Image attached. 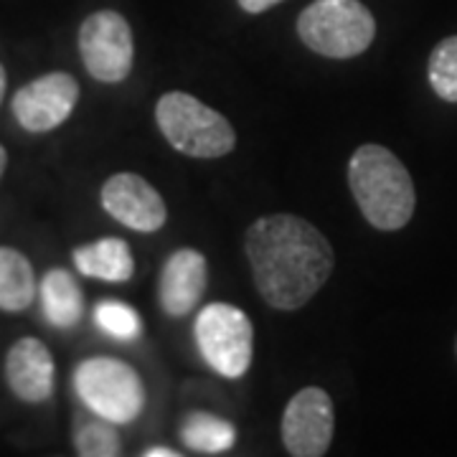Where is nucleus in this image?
I'll return each instance as SVG.
<instances>
[{
  "mask_svg": "<svg viewBox=\"0 0 457 457\" xmlns=\"http://www.w3.org/2000/svg\"><path fill=\"white\" fill-rule=\"evenodd\" d=\"M5 87H8V77H5V69L0 64V104H3V97H5Z\"/></svg>",
  "mask_w": 457,
  "mask_h": 457,
  "instance_id": "22",
  "label": "nucleus"
},
{
  "mask_svg": "<svg viewBox=\"0 0 457 457\" xmlns=\"http://www.w3.org/2000/svg\"><path fill=\"white\" fill-rule=\"evenodd\" d=\"M79 82L66 71H51L23 84L11 102L18 125L29 132L62 128L79 102Z\"/></svg>",
  "mask_w": 457,
  "mask_h": 457,
  "instance_id": "9",
  "label": "nucleus"
},
{
  "mask_svg": "<svg viewBox=\"0 0 457 457\" xmlns=\"http://www.w3.org/2000/svg\"><path fill=\"white\" fill-rule=\"evenodd\" d=\"M38 293L33 264L13 246H0V311L23 312Z\"/></svg>",
  "mask_w": 457,
  "mask_h": 457,
  "instance_id": "15",
  "label": "nucleus"
},
{
  "mask_svg": "<svg viewBox=\"0 0 457 457\" xmlns=\"http://www.w3.org/2000/svg\"><path fill=\"white\" fill-rule=\"evenodd\" d=\"M279 432L285 450L293 457L326 455L336 432V411L330 394L320 386L300 389L285 407Z\"/></svg>",
  "mask_w": 457,
  "mask_h": 457,
  "instance_id": "8",
  "label": "nucleus"
},
{
  "mask_svg": "<svg viewBox=\"0 0 457 457\" xmlns=\"http://www.w3.org/2000/svg\"><path fill=\"white\" fill-rule=\"evenodd\" d=\"M95 323L102 333L122 343L137 341L143 336V318L128 303L120 300H102L95 308Z\"/></svg>",
  "mask_w": 457,
  "mask_h": 457,
  "instance_id": "19",
  "label": "nucleus"
},
{
  "mask_svg": "<svg viewBox=\"0 0 457 457\" xmlns=\"http://www.w3.org/2000/svg\"><path fill=\"white\" fill-rule=\"evenodd\" d=\"M5 165H8V150L0 145V179H3V173H5Z\"/></svg>",
  "mask_w": 457,
  "mask_h": 457,
  "instance_id": "23",
  "label": "nucleus"
},
{
  "mask_svg": "<svg viewBox=\"0 0 457 457\" xmlns=\"http://www.w3.org/2000/svg\"><path fill=\"white\" fill-rule=\"evenodd\" d=\"M102 209L132 231L153 234L168 219L163 196L137 173H114L99 191Z\"/></svg>",
  "mask_w": 457,
  "mask_h": 457,
  "instance_id": "10",
  "label": "nucleus"
},
{
  "mask_svg": "<svg viewBox=\"0 0 457 457\" xmlns=\"http://www.w3.org/2000/svg\"><path fill=\"white\" fill-rule=\"evenodd\" d=\"M297 36L326 59H353L374 44L376 18L361 0H312L297 16Z\"/></svg>",
  "mask_w": 457,
  "mask_h": 457,
  "instance_id": "4",
  "label": "nucleus"
},
{
  "mask_svg": "<svg viewBox=\"0 0 457 457\" xmlns=\"http://www.w3.org/2000/svg\"><path fill=\"white\" fill-rule=\"evenodd\" d=\"M245 252L257 293L275 311L308 305L336 264L333 246L323 231L295 213L257 219L246 228Z\"/></svg>",
  "mask_w": 457,
  "mask_h": 457,
  "instance_id": "1",
  "label": "nucleus"
},
{
  "mask_svg": "<svg viewBox=\"0 0 457 457\" xmlns=\"http://www.w3.org/2000/svg\"><path fill=\"white\" fill-rule=\"evenodd\" d=\"M114 422L95 411L79 414L74 427V450L82 457H117L122 455V437Z\"/></svg>",
  "mask_w": 457,
  "mask_h": 457,
  "instance_id": "17",
  "label": "nucleus"
},
{
  "mask_svg": "<svg viewBox=\"0 0 457 457\" xmlns=\"http://www.w3.org/2000/svg\"><path fill=\"white\" fill-rule=\"evenodd\" d=\"M74 392L89 411L114 425H130L145 407V386L130 363L95 356L74 369Z\"/></svg>",
  "mask_w": 457,
  "mask_h": 457,
  "instance_id": "5",
  "label": "nucleus"
},
{
  "mask_svg": "<svg viewBox=\"0 0 457 457\" xmlns=\"http://www.w3.org/2000/svg\"><path fill=\"white\" fill-rule=\"evenodd\" d=\"M74 264L84 278L102 279V282H128L135 275V260L125 239L104 237L97 242L77 246Z\"/></svg>",
  "mask_w": 457,
  "mask_h": 457,
  "instance_id": "13",
  "label": "nucleus"
},
{
  "mask_svg": "<svg viewBox=\"0 0 457 457\" xmlns=\"http://www.w3.org/2000/svg\"><path fill=\"white\" fill-rule=\"evenodd\" d=\"M8 389L26 404H44L54 396L56 363L49 345L38 338H21L5 353Z\"/></svg>",
  "mask_w": 457,
  "mask_h": 457,
  "instance_id": "11",
  "label": "nucleus"
},
{
  "mask_svg": "<svg viewBox=\"0 0 457 457\" xmlns=\"http://www.w3.org/2000/svg\"><path fill=\"white\" fill-rule=\"evenodd\" d=\"M198 353L224 378H242L254 359V326L242 308L231 303H209L194 326Z\"/></svg>",
  "mask_w": 457,
  "mask_h": 457,
  "instance_id": "6",
  "label": "nucleus"
},
{
  "mask_svg": "<svg viewBox=\"0 0 457 457\" xmlns=\"http://www.w3.org/2000/svg\"><path fill=\"white\" fill-rule=\"evenodd\" d=\"M455 351H457V343H455Z\"/></svg>",
  "mask_w": 457,
  "mask_h": 457,
  "instance_id": "24",
  "label": "nucleus"
},
{
  "mask_svg": "<svg viewBox=\"0 0 457 457\" xmlns=\"http://www.w3.org/2000/svg\"><path fill=\"white\" fill-rule=\"evenodd\" d=\"M180 437L186 442V447H191L194 453L221 455L234 447L237 427L209 411H191L180 425Z\"/></svg>",
  "mask_w": 457,
  "mask_h": 457,
  "instance_id": "16",
  "label": "nucleus"
},
{
  "mask_svg": "<svg viewBox=\"0 0 457 457\" xmlns=\"http://www.w3.org/2000/svg\"><path fill=\"white\" fill-rule=\"evenodd\" d=\"M427 79L435 95L457 104V36H447L429 54Z\"/></svg>",
  "mask_w": 457,
  "mask_h": 457,
  "instance_id": "18",
  "label": "nucleus"
},
{
  "mask_svg": "<svg viewBox=\"0 0 457 457\" xmlns=\"http://www.w3.org/2000/svg\"><path fill=\"white\" fill-rule=\"evenodd\" d=\"M79 56L92 79L120 84L130 77L135 64V38L128 18L117 11H97L79 26Z\"/></svg>",
  "mask_w": 457,
  "mask_h": 457,
  "instance_id": "7",
  "label": "nucleus"
},
{
  "mask_svg": "<svg viewBox=\"0 0 457 457\" xmlns=\"http://www.w3.org/2000/svg\"><path fill=\"white\" fill-rule=\"evenodd\" d=\"M237 3H239V8H242L245 13L260 16V13H264V11L275 8V5L282 3V0H237Z\"/></svg>",
  "mask_w": 457,
  "mask_h": 457,
  "instance_id": "20",
  "label": "nucleus"
},
{
  "mask_svg": "<svg viewBox=\"0 0 457 457\" xmlns=\"http://www.w3.org/2000/svg\"><path fill=\"white\" fill-rule=\"evenodd\" d=\"M206 257L183 246L176 249L163 264L161 282H158V300L170 318H183L196 308L206 293Z\"/></svg>",
  "mask_w": 457,
  "mask_h": 457,
  "instance_id": "12",
  "label": "nucleus"
},
{
  "mask_svg": "<svg viewBox=\"0 0 457 457\" xmlns=\"http://www.w3.org/2000/svg\"><path fill=\"white\" fill-rule=\"evenodd\" d=\"M38 295H41L44 315L54 328H74L82 320V287L69 270L62 267L49 270L38 285Z\"/></svg>",
  "mask_w": 457,
  "mask_h": 457,
  "instance_id": "14",
  "label": "nucleus"
},
{
  "mask_svg": "<svg viewBox=\"0 0 457 457\" xmlns=\"http://www.w3.org/2000/svg\"><path fill=\"white\" fill-rule=\"evenodd\" d=\"M158 130L188 158H224L237 145V132L227 117L186 92H168L155 102Z\"/></svg>",
  "mask_w": 457,
  "mask_h": 457,
  "instance_id": "3",
  "label": "nucleus"
},
{
  "mask_svg": "<svg viewBox=\"0 0 457 457\" xmlns=\"http://www.w3.org/2000/svg\"><path fill=\"white\" fill-rule=\"evenodd\" d=\"M143 457H180L179 450H168V447H150L143 453Z\"/></svg>",
  "mask_w": 457,
  "mask_h": 457,
  "instance_id": "21",
  "label": "nucleus"
},
{
  "mask_svg": "<svg viewBox=\"0 0 457 457\" xmlns=\"http://www.w3.org/2000/svg\"><path fill=\"white\" fill-rule=\"evenodd\" d=\"M348 188L363 219L378 231H399L411 221L417 194L407 165L389 147L366 143L348 161Z\"/></svg>",
  "mask_w": 457,
  "mask_h": 457,
  "instance_id": "2",
  "label": "nucleus"
}]
</instances>
